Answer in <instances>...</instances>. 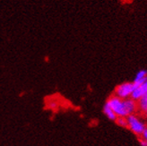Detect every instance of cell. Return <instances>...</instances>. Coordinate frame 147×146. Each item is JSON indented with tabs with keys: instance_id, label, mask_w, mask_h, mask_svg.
Instances as JSON below:
<instances>
[{
	"instance_id": "cell-1",
	"label": "cell",
	"mask_w": 147,
	"mask_h": 146,
	"mask_svg": "<svg viewBox=\"0 0 147 146\" xmlns=\"http://www.w3.org/2000/svg\"><path fill=\"white\" fill-rule=\"evenodd\" d=\"M106 103L114 111L117 116H122V118H127L128 116L135 114L137 109L136 101L130 98L122 100L113 95L107 100Z\"/></svg>"
},
{
	"instance_id": "cell-2",
	"label": "cell",
	"mask_w": 147,
	"mask_h": 146,
	"mask_svg": "<svg viewBox=\"0 0 147 146\" xmlns=\"http://www.w3.org/2000/svg\"><path fill=\"white\" fill-rule=\"evenodd\" d=\"M127 119V124H128L127 128H129L132 132H133L135 135H136L137 136H141V135L144 132V130L146 127L145 123L143 120H141L135 114H132V115L128 116Z\"/></svg>"
},
{
	"instance_id": "cell-3",
	"label": "cell",
	"mask_w": 147,
	"mask_h": 146,
	"mask_svg": "<svg viewBox=\"0 0 147 146\" xmlns=\"http://www.w3.org/2000/svg\"><path fill=\"white\" fill-rule=\"evenodd\" d=\"M135 90V86L133 83H123L117 86L115 90V96L119 97L122 100H127L131 97L132 92Z\"/></svg>"
},
{
	"instance_id": "cell-4",
	"label": "cell",
	"mask_w": 147,
	"mask_h": 146,
	"mask_svg": "<svg viewBox=\"0 0 147 146\" xmlns=\"http://www.w3.org/2000/svg\"><path fill=\"white\" fill-rule=\"evenodd\" d=\"M146 93H147V80L144 83H142L140 86L136 87L134 90V92L131 94L130 99L134 100L135 101H138Z\"/></svg>"
},
{
	"instance_id": "cell-5",
	"label": "cell",
	"mask_w": 147,
	"mask_h": 146,
	"mask_svg": "<svg viewBox=\"0 0 147 146\" xmlns=\"http://www.w3.org/2000/svg\"><path fill=\"white\" fill-rule=\"evenodd\" d=\"M103 113L107 116V118L109 119L112 120V121H115L117 118V115L114 113V111L109 108V106L107 103H105V105L103 106Z\"/></svg>"
},
{
	"instance_id": "cell-6",
	"label": "cell",
	"mask_w": 147,
	"mask_h": 146,
	"mask_svg": "<svg viewBox=\"0 0 147 146\" xmlns=\"http://www.w3.org/2000/svg\"><path fill=\"white\" fill-rule=\"evenodd\" d=\"M137 107H139V108L144 113L145 116H147V93L138 100Z\"/></svg>"
},
{
	"instance_id": "cell-7",
	"label": "cell",
	"mask_w": 147,
	"mask_h": 146,
	"mask_svg": "<svg viewBox=\"0 0 147 146\" xmlns=\"http://www.w3.org/2000/svg\"><path fill=\"white\" fill-rule=\"evenodd\" d=\"M117 126H119L124 128H127L128 124H127V118H122V116H117V119L115 120Z\"/></svg>"
},
{
	"instance_id": "cell-8",
	"label": "cell",
	"mask_w": 147,
	"mask_h": 146,
	"mask_svg": "<svg viewBox=\"0 0 147 146\" xmlns=\"http://www.w3.org/2000/svg\"><path fill=\"white\" fill-rule=\"evenodd\" d=\"M147 76V70H144V69H142L140 71L137 72V74L136 75V77H135V80L133 83H136V82H138L140 81V80L145 78Z\"/></svg>"
},
{
	"instance_id": "cell-9",
	"label": "cell",
	"mask_w": 147,
	"mask_h": 146,
	"mask_svg": "<svg viewBox=\"0 0 147 146\" xmlns=\"http://www.w3.org/2000/svg\"><path fill=\"white\" fill-rule=\"evenodd\" d=\"M48 106L49 107V108H51V109H57V108H58V103L57 101H55V100H51V101H49V103H48Z\"/></svg>"
},
{
	"instance_id": "cell-10",
	"label": "cell",
	"mask_w": 147,
	"mask_h": 146,
	"mask_svg": "<svg viewBox=\"0 0 147 146\" xmlns=\"http://www.w3.org/2000/svg\"><path fill=\"white\" fill-rule=\"evenodd\" d=\"M141 138H143V139L147 143V126H146V127H145V129L144 130V132H143V134L141 135V136H140Z\"/></svg>"
},
{
	"instance_id": "cell-11",
	"label": "cell",
	"mask_w": 147,
	"mask_h": 146,
	"mask_svg": "<svg viewBox=\"0 0 147 146\" xmlns=\"http://www.w3.org/2000/svg\"><path fill=\"white\" fill-rule=\"evenodd\" d=\"M138 142H139V143H140L141 146H147V143L143 139V138H141L140 136H138Z\"/></svg>"
}]
</instances>
